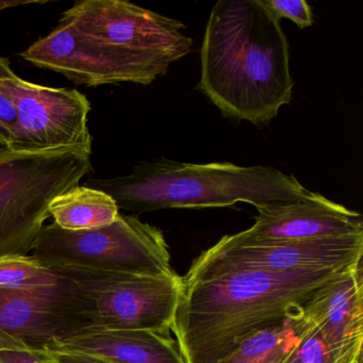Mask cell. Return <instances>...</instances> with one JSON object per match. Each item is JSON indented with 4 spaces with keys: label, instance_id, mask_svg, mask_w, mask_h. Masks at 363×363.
Returning <instances> with one entry per match:
<instances>
[{
    "label": "cell",
    "instance_id": "cell-18",
    "mask_svg": "<svg viewBox=\"0 0 363 363\" xmlns=\"http://www.w3.org/2000/svg\"><path fill=\"white\" fill-rule=\"evenodd\" d=\"M284 363H363L362 356H352L327 345L315 325L306 333Z\"/></svg>",
    "mask_w": 363,
    "mask_h": 363
},
{
    "label": "cell",
    "instance_id": "cell-15",
    "mask_svg": "<svg viewBox=\"0 0 363 363\" xmlns=\"http://www.w3.org/2000/svg\"><path fill=\"white\" fill-rule=\"evenodd\" d=\"M312 326L301 309L250 335L218 363H284Z\"/></svg>",
    "mask_w": 363,
    "mask_h": 363
},
{
    "label": "cell",
    "instance_id": "cell-22",
    "mask_svg": "<svg viewBox=\"0 0 363 363\" xmlns=\"http://www.w3.org/2000/svg\"><path fill=\"white\" fill-rule=\"evenodd\" d=\"M48 352L50 363H109L101 360V359L86 356V354L65 352H50V350H48Z\"/></svg>",
    "mask_w": 363,
    "mask_h": 363
},
{
    "label": "cell",
    "instance_id": "cell-7",
    "mask_svg": "<svg viewBox=\"0 0 363 363\" xmlns=\"http://www.w3.org/2000/svg\"><path fill=\"white\" fill-rule=\"evenodd\" d=\"M27 62L62 74L78 86L130 84L150 86L167 75L172 63L89 37L60 22L46 37L21 52Z\"/></svg>",
    "mask_w": 363,
    "mask_h": 363
},
{
    "label": "cell",
    "instance_id": "cell-13",
    "mask_svg": "<svg viewBox=\"0 0 363 363\" xmlns=\"http://www.w3.org/2000/svg\"><path fill=\"white\" fill-rule=\"evenodd\" d=\"M303 311L331 350L362 356V263L320 286L303 306Z\"/></svg>",
    "mask_w": 363,
    "mask_h": 363
},
{
    "label": "cell",
    "instance_id": "cell-16",
    "mask_svg": "<svg viewBox=\"0 0 363 363\" xmlns=\"http://www.w3.org/2000/svg\"><path fill=\"white\" fill-rule=\"evenodd\" d=\"M54 224L69 231L92 230L112 224L120 214L114 199L96 189L77 186L56 197L48 208Z\"/></svg>",
    "mask_w": 363,
    "mask_h": 363
},
{
    "label": "cell",
    "instance_id": "cell-1",
    "mask_svg": "<svg viewBox=\"0 0 363 363\" xmlns=\"http://www.w3.org/2000/svg\"><path fill=\"white\" fill-rule=\"evenodd\" d=\"M290 48L263 0H220L201 50L197 89L225 118L269 124L292 99Z\"/></svg>",
    "mask_w": 363,
    "mask_h": 363
},
{
    "label": "cell",
    "instance_id": "cell-4",
    "mask_svg": "<svg viewBox=\"0 0 363 363\" xmlns=\"http://www.w3.org/2000/svg\"><path fill=\"white\" fill-rule=\"evenodd\" d=\"M92 150L16 152L0 146V258L33 252L50 203L93 171Z\"/></svg>",
    "mask_w": 363,
    "mask_h": 363
},
{
    "label": "cell",
    "instance_id": "cell-19",
    "mask_svg": "<svg viewBox=\"0 0 363 363\" xmlns=\"http://www.w3.org/2000/svg\"><path fill=\"white\" fill-rule=\"evenodd\" d=\"M0 363H50L48 350L16 337H0Z\"/></svg>",
    "mask_w": 363,
    "mask_h": 363
},
{
    "label": "cell",
    "instance_id": "cell-11",
    "mask_svg": "<svg viewBox=\"0 0 363 363\" xmlns=\"http://www.w3.org/2000/svg\"><path fill=\"white\" fill-rule=\"evenodd\" d=\"M62 277L50 288L0 290V337L45 347L92 328V303L73 279Z\"/></svg>",
    "mask_w": 363,
    "mask_h": 363
},
{
    "label": "cell",
    "instance_id": "cell-14",
    "mask_svg": "<svg viewBox=\"0 0 363 363\" xmlns=\"http://www.w3.org/2000/svg\"><path fill=\"white\" fill-rule=\"evenodd\" d=\"M42 348L86 354L109 363H188L171 335L148 330L89 329Z\"/></svg>",
    "mask_w": 363,
    "mask_h": 363
},
{
    "label": "cell",
    "instance_id": "cell-3",
    "mask_svg": "<svg viewBox=\"0 0 363 363\" xmlns=\"http://www.w3.org/2000/svg\"><path fill=\"white\" fill-rule=\"evenodd\" d=\"M84 186L111 196L118 209L139 214L171 208L231 207L240 201L259 209L299 201L310 192L296 177L276 167L164 158L140 162L129 175L90 179Z\"/></svg>",
    "mask_w": 363,
    "mask_h": 363
},
{
    "label": "cell",
    "instance_id": "cell-8",
    "mask_svg": "<svg viewBox=\"0 0 363 363\" xmlns=\"http://www.w3.org/2000/svg\"><path fill=\"white\" fill-rule=\"evenodd\" d=\"M363 233L309 241L235 244L220 239L199 255L184 277L194 284L238 272L346 269L362 263Z\"/></svg>",
    "mask_w": 363,
    "mask_h": 363
},
{
    "label": "cell",
    "instance_id": "cell-2",
    "mask_svg": "<svg viewBox=\"0 0 363 363\" xmlns=\"http://www.w3.org/2000/svg\"><path fill=\"white\" fill-rule=\"evenodd\" d=\"M350 269L238 272L184 284L172 328L180 352L188 363H218Z\"/></svg>",
    "mask_w": 363,
    "mask_h": 363
},
{
    "label": "cell",
    "instance_id": "cell-21",
    "mask_svg": "<svg viewBox=\"0 0 363 363\" xmlns=\"http://www.w3.org/2000/svg\"><path fill=\"white\" fill-rule=\"evenodd\" d=\"M18 118L12 99L0 91V146L9 148L13 141Z\"/></svg>",
    "mask_w": 363,
    "mask_h": 363
},
{
    "label": "cell",
    "instance_id": "cell-17",
    "mask_svg": "<svg viewBox=\"0 0 363 363\" xmlns=\"http://www.w3.org/2000/svg\"><path fill=\"white\" fill-rule=\"evenodd\" d=\"M63 277L33 256L0 258V290H37L57 286Z\"/></svg>",
    "mask_w": 363,
    "mask_h": 363
},
{
    "label": "cell",
    "instance_id": "cell-20",
    "mask_svg": "<svg viewBox=\"0 0 363 363\" xmlns=\"http://www.w3.org/2000/svg\"><path fill=\"white\" fill-rule=\"evenodd\" d=\"M263 3L279 21L288 18L301 29L313 24L311 8L305 0H263Z\"/></svg>",
    "mask_w": 363,
    "mask_h": 363
},
{
    "label": "cell",
    "instance_id": "cell-6",
    "mask_svg": "<svg viewBox=\"0 0 363 363\" xmlns=\"http://www.w3.org/2000/svg\"><path fill=\"white\" fill-rule=\"evenodd\" d=\"M57 273L73 279L92 303L91 329L171 335L184 289V277L176 272L160 277L80 269Z\"/></svg>",
    "mask_w": 363,
    "mask_h": 363
},
{
    "label": "cell",
    "instance_id": "cell-23",
    "mask_svg": "<svg viewBox=\"0 0 363 363\" xmlns=\"http://www.w3.org/2000/svg\"><path fill=\"white\" fill-rule=\"evenodd\" d=\"M50 3V0H0V11L8 8L21 7L28 5H44Z\"/></svg>",
    "mask_w": 363,
    "mask_h": 363
},
{
    "label": "cell",
    "instance_id": "cell-24",
    "mask_svg": "<svg viewBox=\"0 0 363 363\" xmlns=\"http://www.w3.org/2000/svg\"><path fill=\"white\" fill-rule=\"evenodd\" d=\"M18 77L12 71L11 63L7 58H0V80L14 79Z\"/></svg>",
    "mask_w": 363,
    "mask_h": 363
},
{
    "label": "cell",
    "instance_id": "cell-5",
    "mask_svg": "<svg viewBox=\"0 0 363 363\" xmlns=\"http://www.w3.org/2000/svg\"><path fill=\"white\" fill-rule=\"evenodd\" d=\"M33 252L55 272L80 269L152 277L175 273L162 230L121 213L112 224L92 230H65L54 223L44 226Z\"/></svg>",
    "mask_w": 363,
    "mask_h": 363
},
{
    "label": "cell",
    "instance_id": "cell-12",
    "mask_svg": "<svg viewBox=\"0 0 363 363\" xmlns=\"http://www.w3.org/2000/svg\"><path fill=\"white\" fill-rule=\"evenodd\" d=\"M250 228L223 239L229 243L309 241L363 233L362 216L311 192L299 201L257 209Z\"/></svg>",
    "mask_w": 363,
    "mask_h": 363
},
{
    "label": "cell",
    "instance_id": "cell-9",
    "mask_svg": "<svg viewBox=\"0 0 363 363\" xmlns=\"http://www.w3.org/2000/svg\"><path fill=\"white\" fill-rule=\"evenodd\" d=\"M0 91L13 101L18 124L9 150L41 152L60 147L92 150L91 104L75 89L50 88L20 77L0 80Z\"/></svg>",
    "mask_w": 363,
    "mask_h": 363
},
{
    "label": "cell",
    "instance_id": "cell-10",
    "mask_svg": "<svg viewBox=\"0 0 363 363\" xmlns=\"http://www.w3.org/2000/svg\"><path fill=\"white\" fill-rule=\"evenodd\" d=\"M69 23L89 37L173 65L192 50L184 23L123 0H78L63 12Z\"/></svg>",
    "mask_w": 363,
    "mask_h": 363
}]
</instances>
